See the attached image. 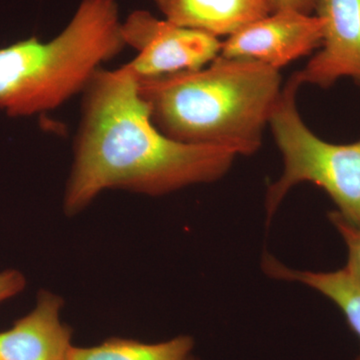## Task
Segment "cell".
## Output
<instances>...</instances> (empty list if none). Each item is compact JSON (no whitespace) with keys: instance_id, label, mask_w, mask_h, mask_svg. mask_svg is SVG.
Wrapping results in <instances>:
<instances>
[{"instance_id":"1","label":"cell","mask_w":360,"mask_h":360,"mask_svg":"<svg viewBox=\"0 0 360 360\" xmlns=\"http://www.w3.org/2000/svg\"><path fill=\"white\" fill-rule=\"evenodd\" d=\"M63 210L75 217L108 189L160 196L221 179L236 151L163 134L124 65L101 68L84 92Z\"/></svg>"},{"instance_id":"2","label":"cell","mask_w":360,"mask_h":360,"mask_svg":"<svg viewBox=\"0 0 360 360\" xmlns=\"http://www.w3.org/2000/svg\"><path fill=\"white\" fill-rule=\"evenodd\" d=\"M137 80L163 134L184 143L224 146L238 155L259 149L283 91L279 70L221 56L200 70Z\"/></svg>"},{"instance_id":"3","label":"cell","mask_w":360,"mask_h":360,"mask_svg":"<svg viewBox=\"0 0 360 360\" xmlns=\"http://www.w3.org/2000/svg\"><path fill=\"white\" fill-rule=\"evenodd\" d=\"M125 47L116 0H82L53 39L33 37L0 49V112L28 117L56 110L84 94Z\"/></svg>"},{"instance_id":"4","label":"cell","mask_w":360,"mask_h":360,"mask_svg":"<svg viewBox=\"0 0 360 360\" xmlns=\"http://www.w3.org/2000/svg\"><path fill=\"white\" fill-rule=\"evenodd\" d=\"M302 85L295 72L283 87L270 117L284 169L267 191V217L271 219L293 186L311 182L328 194L341 219L360 229V141L335 144L314 134L298 112L296 97Z\"/></svg>"},{"instance_id":"5","label":"cell","mask_w":360,"mask_h":360,"mask_svg":"<svg viewBox=\"0 0 360 360\" xmlns=\"http://www.w3.org/2000/svg\"><path fill=\"white\" fill-rule=\"evenodd\" d=\"M127 46L137 56L124 65L137 79L200 70L219 56L222 42L208 33L135 11L122 21Z\"/></svg>"},{"instance_id":"6","label":"cell","mask_w":360,"mask_h":360,"mask_svg":"<svg viewBox=\"0 0 360 360\" xmlns=\"http://www.w3.org/2000/svg\"><path fill=\"white\" fill-rule=\"evenodd\" d=\"M322 39L323 22L316 15L277 11L227 37L219 56L251 59L279 70L321 49Z\"/></svg>"},{"instance_id":"7","label":"cell","mask_w":360,"mask_h":360,"mask_svg":"<svg viewBox=\"0 0 360 360\" xmlns=\"http://www.w3.org/2000/svg\"><path fill=\"white\" fill-rule=\"evenodd\" d=\"M323 22L321 51L298 71L302 84L329 89L343 77L360 79V0H315Z\"/></svg>"},{"instance_id":"8","label":"cell","mask_w":360,"mask_h":360,"mask_svg":"<svg viewBox=\"0 0 360 360\" xmlns=\"http://www.w3.org/2000/svg\"><path fill=\"white\" fill-rule=\"evenodd\" d=\"M63 300L41 290L34 309L0 333V360H66L72 330L60 319Z\"/></svg>"},{"instance_id":"9","label":"cell","mask_w":360,"mask_h":360,"mask_svg":"<svg viewBox=\"0 0 360 360\" xmlns=\"http://www.w3.org/2000/svg\"><path fill=\"white\" fill-rule=\"evenodd\" d=\"M165 20L213 37H231L271 13L267 0H155Z\"/></svg>"},{"instance_id":"10","label":"cell","mask_w":360,"mask_h":360,"mask_svg":"<svg viewBox=\"0 0 360 360\" xmlns=\"http://www.w3.org/2000/svg\"><path fill=\"white\" fill-rule=\"evenodd\" d=\"M264 267L277 278L300 281L326 295L340 307L360 340V283L345 267L333 272L300 271L288 269L271 257L265 259ZM355 360H360V354Z\"/></svg>"},{"instance_id":"11","label":"cell","mask_w":360,"mask_h":360,"mask_svg":"<svg viewBox=\"0 0 360 360\" xmlns=\"http://www.w3.org/2000/svg\"><path fill=\"white\" fill-rule=\"evenodd\" d=\"M193 338L180 335L158 343L110 338L94 347H71L66 360H189Z\"/></svg>"},{"instance_id":"12","label":"cell","mask_w":360,"mask_h":360,"mask_svg":"<svg viewBox=\"0 0 360 360\" xmlns=\"http://www.w3.org/2000/svg\"><path fill=\"white\" fill-rule=\"evenodd\" d=\"M329 219L342 236L348 250L345 269L360 283V229L347 224L336 212L329 213Z\"/></svg>"},{"instance_id":"13","label":"cell","mask_w":360,"mask_h":360,"mask_svg":"<svg viewBox=\"0 0 360 360\" xmlns=\"http://www.w3.org/2000/svg\"><path fill=\"white\" fill-rule=\"evenodd\" d=\"M26 279L22 272L16 269L0 271V303L18 295L25 290Z\"/></svg>"},{"instance_id":"14","label":"cell","mask_w":360,"mask_h":360,"mask_svg":"<svg viewBox=\"0 0 360 360\" xmlns=\"http://www.w3.org/2000/svg\"><path fill=\"white\" fill-rule=\"evenodd\" d=\"M267 2L271 9V13L290 11L312 14L315 7V0H267Z\"/></svg>"},{"instance_id":"15","label":"cell","mask_w":360,"mask_h":360,"mask_svg":"<svg viewBox=\"0 0 360 360\" xmlns=\"http://www.w3.org/2000/svg\"><path fill=\"white\" fill-rule=\"evenodd\" d=\"M357 82H359V86H360V79L357 80Z\"/></svg>"},{"instance_id":"16","label":"cell","mask_w":360,"mask_h":360,"mask_svg":"<svg viewBox=\"0 0 360 360\" xmlns=\"http://www.w3.org/2000/svg\"><path fill=\"white\" fill-rule=\"evenodd\" d=\"M189 360H195V359H191H191H189Z\"/></svg>"}]
</instances>
